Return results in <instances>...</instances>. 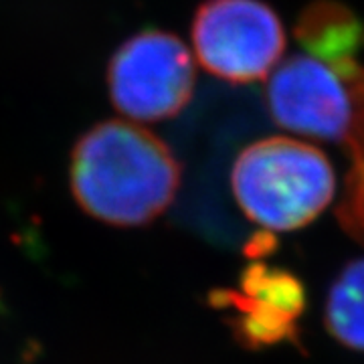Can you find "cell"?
Returning <instances> with one entry per match:
<instances>
[{
	"label": "cell",
	"instance_id": "obj_2",
	"mask_svg": "<svg viewBox=\"0 0 364 364\" xmlns=\"http://www.w3.org/2000/svg\"><path fill=\"white\" fill-rule=\"evenodd\" d=\"M231 191L249 221L289 233L314 223L336 196V172L314 144L269 136L235 158Z\"/></svg>",
	"mask_w": 364,
	"mask_h": 364
},
{
	"label": "cell",
	"instance_id": "obj_9",
	"mask_svg": "<svg viewBox=\"0 0 364 364\" xmlns=\"http://www.w3.org/2000/svg\"><path fill=\"white\" fill-rule=\"evenodd\" d=\"M354 91V122L346 146L352 158L350 172L346 178V191L340 203L342 227L356 239L364 241V71L352 85Z\"/></svg>",
	"mask_w": 364,
	"mask_h": 364
},
{
	"label": "cell",
	"instance_id": "obj_3",
	"mask_svg": "<svg viewBox=\"0 0 364 364\" xmlns=\"http://www.w3.org/2000/svg\"><path fill=\"white\" fill-rule=\"evenodd\" d=\"M105 83L119 114L136 122H162L178 116L191 104L195 59L176 35L144 28L109 57Z\"/></svg>",
	"mask_w": 364,
	"mask_h": 364
},
{
	"label": "cell",
	"instance_id": "obj_4",
	"mask_svg": "<svg viewBox=\"0 0 364 364\" xmlns=\"http://www.w3.org/2000/svg\"><path fill=\"white\" fill-rule=\"evenodd\" d=\"M193 47L210 75L247 85L279 65L286 28L263 0H205L193 18Z\"/></svg>",
	"mask_w": 364,
	"mask_h": 364
},
{
	"label": "cell",
	"instance_id": "obj_8",
	"mask_svg": "<svg viewBox=\"0 0 364 364\" xmlns=\"http://www.w3.org/2000/svg\"><path fill=\"white\" fill-rule=\"evenodd\" d=\"M324 324L342 346L364 352V257L350 261L330 286Z\"/></svg>",
	"mask_w": 364,
	"mask_h": 364
},
{
	"label": "cell",
	"instance_id": "obj_7",
	"mask_svg": "<svg viewBox=\"0 0 364 364\" xmlns=\"http://www.w3.org/2000/svg\"><path fill=\"white\" fill-rule=\"evenodd\" d=\"M296 37L306 49L322 63L338 71L350 85L360 77L364 63V23L348 6L334 0L312 2L299 14Z\"/></svg>",
	"mask_w": 364,
	"mask_h": 364
},
{
	"label": "cell",
	"instance_id": "obj_5",
	"mask_svg": "<svg viewBox=\"0 0 364 364\" xmlns=\"http://www.w3.org/2000/svg\"><path fill=\"white\" fill-rule=\"evenodd\" d=\"M273 122L304 138L346 142L354 122V91L346 79L312 55H294L267 81Z\"/></svg>",
	"mask_w": 364,
	"mask_h": 364
},
{
	"label": "cell",
	"instance_id": "obj_6",
	"mask_svg": "<svg viewBox=\"0 0 364 364\" xmlns=\"http://www.w3.org/2000/svg\"><path fill=\"white\" fill-rule=\"evenodd\" d=\"M233 308L241 336L249 342H277L289 336L304 308V289L296 277L263 265L249 267L241 286L225 296Z\"/></svg>",
	"mask_w": 364,
	"mask_h": 364
},
{
	"label": "cell",
	"instance_id": "obj_1",
	"mask_svg": "<svg viewBox=\"0 0 364 364\" xmlns=\"http://www.w3.org/2000/svg\"><path fill=\"white\" fill-rule=\"evenodd\" d=\"M69 182L79 207L117 227L154 221L172 205L181 164L156 134L132 122L105 119L71 152Z\"/></svg>",
	"mask_w": 364,
	"mask_h": 364
}]
</instances>
